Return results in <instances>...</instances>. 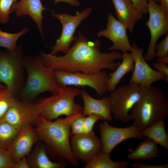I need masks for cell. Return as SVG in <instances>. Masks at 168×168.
<instances>
[{
  "label": "cell",
  "mask_w": 168,
  "mask_h": 168,
  "mask_svg": "<svg viewBox=\"0 0 168 168\" xmlns=\"http://www.w3.org/2000/svg\"><path fill=\"white\" fill-rule=\"evenodd\" d=\"M160 7L166 12L168 13V0H160Z\"/></svg>",
  "instance_id": "74e56055"
},
{
  "label": "cell",
  "mask_w": 168,
  "mask_h": 168,
  "mask_svg": "<svg viewBox=\"0 0 168 168\" xmlns=\"http://www.w3.org/2000/svg\"><path fill=\"white\" fill-rule=\"evenodd\" d=\"M153 0L155 2H156V3L159 2V1H160V0Z\"/></svg>",
  "instance_id": "ab89813d"
},
{
  "label": "cell",
  "mask_w": 168,
  "mask_h": 168,
  "mask_svg": "<svg viewBox=\"0 0 168 168\" xmlns=\"http://www.w3.org/2000/svg\"><path fill=\"white\" fill-rule=\"evenodd\" d=\"M143 14L148 13V0H129Z\"/></svg>",
  "instance_id": "d6a6232c"
},
{
  "label": "cell",
  "mask_w": 168,
  "mask_h": 168,
  "mask_svg": "<svg viewBox=\"0 0 168 168\" xmlns=\"http://www.w3.org/2000/svg\"><path fill=\"white\" fill-rule=\"evenodd\" d=\"M91 7H88L76 15L72 16L69 14L62 13H52V16L58 19L62 27L60 37L56 40L54 46L51 48L50 54L56 55L59 52L66 54L70 48V45L75 41L77 37H74L76 30L82 21L89 16L92 12Z\"/></svg>",
  "instance_id": "9c48e42d"
},
{
  "label": "cell",
  "mask_w": 168,
  "mask_h": 168,
  "mask_svg": "<svg viewBox=\"0 0 168 168\" xmlns=\"http://www.w3.org/2000/svg\"><path fill=\"white\" fill-rule=\"evenodd\" d=\"M99 127L101 137L102 152L110 154L114 149L122 142L130 138L143 139L141 132L132 124L125 128L110 125L106 121L100 123Z\"/></svg>",
  "instance_id": "7c38bea8"
},
{
  "label": "cell",
  "mask_w": 168,
  "mask_h": 168,
  "mask_svg": "<svg viewBox=\"0 0 168 168\" xmlns=\"http://www.w3.org/2000/svg\"><path fill=\"white\" fill-rule=\"evenodd\" d=\"M16 97L12 91L6 86L0 88V121L2 120Z\"/></svg>",
  "instance_id": "4316f807"
},
{
  "label": "cell",
  "mask_w": 168,
  "mask_h": 168,
  "mask_svg": "<svg viewBox=\"0 0 168 168\" xmlns=\"http://www.w3.org/2000/svg\"><path fill=\"white\" fill-rule=\"evenodd\" d=\"M46 10L40 0H20L14 3L12 7V12H15L16 17L26 15L30 16L36 24L41 37L44 40L42 23L44 17L42 12Z\"/></svg>",
  "instance_id": "e0dca14e"
},
{
  "label": "cell",
  "mask_w": 168,
  "mask_h": 168,
  "mask_svg": "<svg viewBox=\"0 0 168 168\" xmlns=\"http://www.w3.org/2000/svg\"><path fill=\"white\" fill-rule=\"evenodd\" d=\"M39 139L38 134L32 126L25 127L20 129L6 149L16 163L30 154L33 145Z\"/></svg>",
  "instance_id": "2e32d148"
},
{
  "label": "cell",
  "mask_w": 168,
  "mask_h": 168,
  "mask_svg": "<svg viewBox=\"0 0 168 168\" xmlns=\"http://www.w3.org/2000/svg\"><path fill=\"white\" fill-rule=\"evenodd\" d=\"M27 160L30 168H63L66 167V161L54 162L48 157L44 147L42 145L36 147Z\"/></svg>",
  "instance_id": "44dd1931"
},
{
  "label": "cell",
  "mask_w": 168,
  "mask_h": 168,
  "mask_svg": "<svg viewBox=\"0 0 168 168\" xmlns=\"http://www.w3.org/2000/svg\"><path fill=\"white\" fill-rule=\"evenodd\" d=\"M15 163L7 149L0 147V168H14Z\"/></svg>",
  "instance_id": "f1b7e54d"
},
{
  "label": "cell",
  "mask_w": 168,
  "mask_h": 168,
  "mask_svg": "<svg viewBox=\"0 0 168 168\" xmlns=\"http://www.w3.org/2000/svg\"><path fill=\"white\" fill-rule=\"evenodd\" d=\"M3 86V85L2 83L0 82V88Z\"/></svg>",
  "instance_id": "60d3db41"
},
{
  "label": "cell",
  "mask_w": 168,
  "mask_h": 168,
  "mask_svg": "<svg viewBox=\"0 0 168 168\" xmlns=\"http://www.w3.org/2000/svg\"><path fill=\"white\" fill-rule=\"evenodd\" d=\"M122 62L114 71L108 74L107 91L110 92L117 87L123 77L129 72L133 71L134 68V61L132 53L125 52L122 54Z\"/></svg>",
  "instance_id": "ffe728a7"
},
{
  "label": "cell",
  "mask_w": 168,
  "mask_h": 168,
  "mask_svg": "<svg viewBox=\"0 0 168 168\" xmlns=\"http://www.w3.org/2000/svg\"><path fill=\"white\" fill-rule=\"evenodd\" d=\"M53 75L57 83L61 87L68 86H89L101 97L108 92L107 85L109 76L105 70L91 73L70 72L55 69L53 71Z\"/></svg>",
  "instance_id": "ba28073f"
},
{
  "label": "cell",
  "mask_w": 168,
  "mask_h": 168,
  "mask_svg": "<svg viewBox=\"0 0 168 168\" xmlns=\"http://www.w3.org/2000/svg\"><path fill=\"white\" fill-rule=\"evenodd\" d=\"M37 115L34 104L21 101L16 98L1 121H5L20 129L35 125Z\"/></svg>",
  "instance_id": "9a60e30c"
},
{
  "label": "cell",
  "mask_w": 168,
  "mask_h": 168,
  "mask_svg": "<svg viewBox=\"0 0 168 168\" xmlns=\"http://www.w3.org/2000/svg\"><path fill=\"white\" fill-rule=\"evenodd\" d=\"M157 144L147 138L140 143L137 147L128 155L131 160L144 161L157 157L158 156Z\"/></svg>",
  "instance_id": "603a6c76"
},
{
  "label": "cell",
  "mask_w": 168,
  "mask_h": 168,
  "mask_svg": "<svg viewBox=\"0 0 168 168\" xmlns=\"http://www.w3.org/2000/svg\"><path fill=\"white\" fill-rule=\"evenodd\" d=\"M139 100L131 109L133 124L142 132L168 115V100L164 91L152 85L140 87Z\"/></svg>",
  "instance_id": "3957f363"
},
{
  "label": "cell",
  "mask_w": 168,
  "mask_h": 168,
  "mask_svg": "<svg viewBox=\"0 0 168 168\" xmlns=\"http://www.w3.org/2000/svg\"><path fill=\"white\" fill-rule=\"evenodd\" d=\"M148 11L149 18L146 25L150 31L151 39L147 51L143 56L146 61L156 58L155 47L157 42L168 32V13L153 0H148Z\"/></svg>",
  "instance_id": "30bf717a"
},
{
  "label": "cell",
  "mask_w": 168,
  "mask_h": 168,
  "mask_svg": "<svg viewBox=\"0 0 168 168\" xmlns=\"http://www.w3.org/2000/svg\"><path fill=\"white\" fill-rule=\"evenodd\" d=\"M23 63L27 76L18 96L23 101L29 102L43 92L54 94L61 90L62 87L55 80L53 70L44 64L40 55L24 56Z\"/></svg>",
  "instance_id": "277c9868"
},
{
  "label": "cell",
  "mask_w": 168,
  "mask_h": 168,
  "mask_svg": "<svg viewBox=\"0 0 168 168\" xmlns=\"http://www.w3.org/2000/svg\"><path fill=\"white\" fill-rule=\"evenodd\" d=\"M140 88L138 85L129 82L110 92L108 97L111 113L114 120L124 123L133 120L129 112L139 99Z\"/></svg>",
  "instance_id": "52a82bcc"
},
{
  "label": "cell",
  "mask_w": 168,
  "mask_h": 168,
  "mask_svg": "<svg viewBox=\"0 0 168 168\" xmlns=\"http://www.w3.org/2000/svg\"><path fill=\"white\" fill-rule=\"evenodd\" d=\"M55 4L60 2H63L67 3L70 5L74 7H79L80 3L78 0H54Z\"/></svg>",
  "instance_id": "8d00e7d4"
},
{
  "label": "cell",
  "mask_w": 168,
  "mask_h": 168,
  "mask_svg": "<svg viewBox=\"0 0 168 168\" xmlns=\"http://www.w3.org/2000/svg\"><path fill=\"white\" fill-rule=\"evenodd\" d=\"M26 156H24L16 162L14 168H30Z\"/></svg>",
  "instance_id": "d590c367"
},
{
  "label": "cell",
  "mask_w": 168,
  "mask_h": 168,
  "mask_svg": "<svg viewBox=\"0 0 168 168\" xmlns=\"http://www.w3.org/2000/svg\"><path fill=\"white\" fill-rule=\"evenodd\" d=\"M156 57L157 58L168 56V35L155 47Z\"/></svg>",
  "instance_id": "1f68e13d"
},
{
  "label": "cell",
  "mask_w": 168,
  "mask_h": 168,
  "mask_svg": "<svg viewBox=\"0 0 168 168\" xmlns=\"http://www.w3.org/2000/svg\"><path fill=\"white\" fill-rule=\"evenodd\" d=\"M82 113L58 119L54 121L48 120L38 114L35 128L40 139L43 141L49 149L62 160H66L73 166L78 165L71 148L70 131L72 122Z\"/></svg>",
  "instance_id": "7a4b0ae2"
},
{
  "label": "cell",
  "mask_w": 168,
  "mask_h": 168,
  "mask_svg": "<svg viewBox=\"0 0 168 168\" xmlns=\"http://www.w3.org/2000/svg\"><path fill=\"white\" fill-rule=\"evenodd\" d=\"M81 91L70 86L62 87L59 92L41 98L34 104L36 112L50 121L61 115L68 116L82 113L83 107L74 101L76 97L81 95Z\"/></svg>",
  "instance_id": "5b68a950"
},
{
  "label": "cell",
  "mask_w": 168,
  "mask_h": 168,
  "mask_svg": "<svg viewBox=\"0 0 168 168\" xmlns=\"http://www.w3.org/2000/svg\"><path fill=\"white\" fill-rule=\"evenodd\" d=\"M128 166L133 168H168V164L151 165L137 162Z\"/></svg>",
  "instance_id": "836d02e7"
},
{
  "label": "cell",
  "mask_w": 168,
  "mask_h": 168,
  "mask_svg": "<svg viewBox=\"0 0 168 168\" xmlns=\"http://www.w3.org/2000/svg\"><path fill=\"white\" fill-rule=\"evenodd\" d=\"M73 45L63 55L57 56L40 52L44 64L52 70L57 69L70 72L96 73L104 69L114 70L122 59V54L114 50L102 53L100 40L91 41L78 30Z\"/></svg>",
  "instance_id": "6da1fadb"
},
{
  "label": "cell",
  "mask_w": 168,
  "mask_h": 168,
  "mask_svg": "<svg viewBox=\"0 0 168 168\" xmlns=\"http://www.w3.org/2000/svg\"><path fill=\"white\" fill-rule=\"evenodd\" d=\"M85 117L82 114L76 118L73 121L71 126V135H77L83 133L84 123Z\"/></svg>",
  "instance_id": "4dcf8cb0"
},
{
  "label": "cell",
  "mask_w": 168,
  "mask_h": 168,
  "mask_svg": "<svg viewBox=\"0 0 168 168\" xmlns=\"http://www.w3.org/2000/svg\"><path fill=\"white\" fill-rule=\"evenodd\" d=\"M102 120L100 116L96 114H91L85 116L83 127V133H88L93 132V127L99 120Z\"/></svg>",
  "instance_id": "f546056e"
},
{
  "label": "cell",
  "mask_w": 168,
  "mask_h": 168,
  "mask_svg": "<svg viewBox=\"0 0 168 168\" xmlns=\"http://www.w3.org/2000/svg\"><path fill=\"white\" fill-rule=\"evenodd\" d=\"M156 62L165 64H168V56L157 58Z\"/></svg>",
  "instance_id": "f35d334b"
},
{
  "label": "cell",
  "mask_w": 168,
  "mask_h": 168,
  "mask_svg": "<svg viewBox=\"0 0 168 168\" xmlns=\"http://www.w3.org/2000/svg\"><path fill=\"white\" fill-rule=\"evenodd\" d=\"M126 27L119 22L111 12L108 15L106 28L97 33L98 37H104L113 43L108 50L111 51L120 50L123 53L130 52L131 45L128 36Z\"/></svg>",
  "instance_id": "5bb4252c"
},
{
  "label": "cell",
  "mask_w": 168,
  "mask_h": 168,
  "mask_svg": "<svg viewBox=\"0 0 168 168\" xmlns=\"http://www.w3.org/2000/svg\"><path fill=\"white\" fill-rule=\"evenodd\" d=\"M29 31L28 27L24 28L20 31L16 33H7L0 29V47H4L9 51L14 50L17 47V40Z\"/></svg>",
  "instance_id": "484cf974"
},
{
  "label": "cell",
  "mask_w": 168,
  "mask_h": 168,
  "mask_svg": "<svg viewBox=\"0 0 168 168\" xmlns=\"http://www.w3.org/2000/svg\"><path fill=\"white\" fill-rule=\"evenodd\" d=\"M19 130L5 121H0V147L6 149Z\"/></svg>",
  "instance_id": "d4e9b609"
},
{
  "label": "cell",
  "mask_w": 168,
  "mask_h": 168,
  "mask_svg": "<svg viewBox=\"0 0 168 168\" xmlns=\"http://www.w3.org/2000/svg\"><path fill=\"white\" fill-rule=\"evenodd\" d=\"M144 49L134 43L132 45L131 52L134 61V68L129 82L140 86H148L159 81L168 82V77L152 68L145 60L143 53Z\"/></svg>",
  "instance_id": "8fae6325"
},
{
  "label": "cell",
  "mask_w": 168,
  "mask_h": 168,
  "mask_svg": "<svg viewBox=\"0 0 168 168\" xmlns=\"http://www.w3.org/2000/svg\"><path fill=\"white\" fill-rule=\"evenodd\" d=\"M24 56L21 45L12 51L0 50V82L4 83L16 96L26 81Z\"/></svg>",
  "instance_id": "8992f818"
},
{
  "label": "cell",
  "mask_w": 168,
  "mask_h": 168,
  "mask_svg": "<svg viewBox=\"0 0 168 168\" xmlns=\"http://www.w3.org/2000/svg\"><path fill=\"white\" fill-rule=\"evenodd\" d=\"M144 137L149 138L157 144L168 150V135L165 129V119H162L142 132Z\"/></svg>",
  "instance_id": "7402d4cb"
},
{
  "label": "cell",
  "mask_w": 168,
  "mask_h": 168,
  "mask_svg": "<svg viewBox=\"0 0 168 168\" xmlns=\"http://www.w3.org/2000/svg\"><path fill=\"white\" fill-rule=\"evenodd\" d=\"M110 154L101 152L86 163L85 168H126L128 165L126 161L115 162L110 158Z\"/></svg>",
  "instance_id": "cb8c5ba5"
},
{
  "label": "cell",
  "mask_w": 168,
  "mask_h": 168,
  "mask_svg": "<svg viewBox=\"0 0 168 168\" xmlns=\"http://www.w3.org/2000/svg\"><path fill=\"white\" fill-rule=\"evenodd\" d=\"M70 144L75 158L86 163L102 151L100 139L95 135L93 132L71 135Z\"/></svg>",
  "instance_id": "4fadbf2b"
},
{
  "label": "cell",
  "mask_w": 168,
  "mask_h": 168,
  "mask_svg": "<svg viewBox=\"0 0 168 168\" xmlns=\"http://www.w3.org/2000/svg\"><path fill=\"white\" fill-rule=\"evenodd\" d=\"M152 65L154 68L156 70L168 77V65L167 64L156 62L153 63Z\"/></svg>",
  "instance_id": "e575fe53"
},
{
  "label": "cell",
  "mask_w": 168,
  "mask_h": 168,
  "mask_svg": "<svg viewBox=\"0 0 168 168\" xmlns=\"http://www.w3.org/2000/svg\"><path fill=\"white\" fill-rule=\"evenodd\" d=\"M117 20L130 32L133 31L135 24L142 18L143 14L129 0H111Z\"/></svg>",
  "instance_id": "ac0fdd59"
},
{
  "label": "cell",
  "mask_w": 168,
  "mask_h": 168,
  "mask_svg": "<svg viewBox=\"0 0 168 168\" xmlns=\"http://www.w3.org/2000/svg\"><path fill=\"white\" fill-rule=\"evenodd\" d=\"M18 0H0V23L5 24L10 19L12 7Z\"/></svg>",
  "instance_id": "83f0119b"
},
{
  "label": "cell",
  "mask_w": 168,
  "mask_h": 168,
  "mask_svg": "<svg viewBox=\"0 0 168 168\" xmlns=\"http://www.w3.org/2000/svg\"><path fill=\"white\" fill-rule=\"evenodd\" d=\"M80 95L84 102L82 113L83 116H86L91 114H96L101 116L103 120H112L108 96L101 99H96L84 90L81 91Z\"/></svg>",
  "instance_id": "d6986e66"
}]
</instances>
